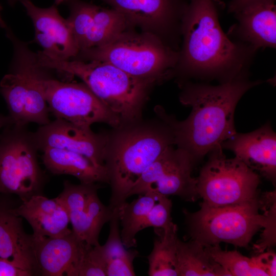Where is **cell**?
I'll use <instances>...</instances> for the list:
<instances>
[{
  "instance_id": "ffe728a7",
  "label": "cell",
  "mask_w": 276,
  "mask_h": 276,
  "mask_svg": "<svg viewBox=\"0 0 276 276\" xmlns=\"http://www.w3.org/2000/svg\"><path fill=\"white\" fill-rule=\"evenodd\" d=\"M41 151L44 165L53 174L70 175L85 184L109 183L106 168L95 165L83 155L51 147Z\"/></svg>"
},
{
  "instance_id": "e575fe53",
  "label": "cell",
  "mask_w": 276,
  "mask_h": 276,
  "mask_svg": "<svg viewBox=\"0 0 276 276\" xmlns=\"http://www.w3.org/2000/svg\"><path fill=\"white\" fill-rule=\"evenodd\" d=\"M0 26L3 27V28H6V25L5 23V22L4 21V20H3L1 16V14H0Z\"/></svg>"
},
{
  "instance_id": "d4e9b609",
  "label": "cell",
  "mask_w": 276,
  "mask_h": 276,
  "mask_svg": "<svg viewBox=\"0 0 276 276\" xmlns=\"http://www.w3.org/2000/svg\"><path fill=\"white\" fill-rule=\"evenodd\" d=\"M159 236L154 241L148 256L150 276H178L177 268V226L173 224L166 229L154 228Z\"/></svg>"
},
{
  "instance_id": "3957f363",
  "label": "cell",
  "mask_w": 276,
  "mask_h": 276,
  "mask_svg": "<svg viewBox=\"0 0 276 276\" xmlns=\"http://www.w3.org/2000/svg\"><path fill=\"white\" fill-rule=\"evenodd\" d=\"M159 120L121 125L108 134L105 160L111 194L108 206L119 208L146 169L170 146L175 138L169 124Z\"/></svg>"
},
{
  "instance_id": "8992f818",
  "label": "cell",
  "mask_w": 276,
  "mask_h": 276,
  "mask_svg": "<svg viewBox=\"0 0 276 276\" xmlns=\"http://www.w3.org/2000/svg\"><path fill=\"white\" fill-rule=\"evenodd\" d=\"M31 81L45 99L50 113L81 127L103 123L113 128L122 125L119 118L109 109L83 83L60 81L52 77L49 68L39 63L37 53L26 49L22 53Z\"/></svg>"
},
{
  "instance_id": "7a4b0ae2",
  "label": "cell",
  "mask_w": 276,
  "mask_h": 276,
  "mask_svg": "<svg viewBox=\"0 0 276 276\" xmlns=\"http://www.w3.org/2000/svg\"><path fill=\"white\" fill-rule=\"evenodd\" d=\"M182 44L173 73L186 80H230L249 71L258 51L225 34L213 0H188L181 23Z\"/></svg>"
},
{
  "instance_id": "484cf974",
  "label": "cell",
  "mask_w": 276,
  "mask_h": 276,
  "mask_svg": "<svg viewBox=\"0 0 276 276\" xmlns=\"http://www.w3.org/2000/svg\"><path fill=\"white\" fill-rule=\"evenodd\" d=\"M159 194L147 191L128 203L124 202L118 208L120 235L124 246L128 249L136 246V235L142 230V225L148 214L156 202Z\"/></svg>"
},
{
  "instance_id": "277c9868",
  "label": "cell",
  "mask_w": 276,
  "mask_h": 276,
  "mask_svg": "<svg viewBox=\"0 0 276 276\" xmlns=\"http://www.w3.org/2000/svg\"><path fill=\"white\" fill-rule=\"evenodd\" d=\"M40 65L79 78L121 121L122 125L141 119L148 89L153 83L134 77L114 65L99 61L58 60L37 53Z\"/></svg>"
},
{
  "instance_id": "44dd1931",
  "label": "cell",
  "mask_w": 276,
  "mask_h": 276,
  "mask_svg": "<svg viewBox=\"0 0 276 276\" xmlns=\"http://www.w3.org/2000/svg\"><path fill=\"white\" fill-rule=\"evenodd\" d=\"M95 183L74 185L68 181L64 183L62 193L58 196L66 208L73 232L80 240L91 246L99 244L95 241L88 217L87 202Z\"/></svg>"
},
{
  "instance_id": "5bb4252c",
  "label": "cell",
  "mask_w": 276,
  "mask_h": 276,
  "mask_svg": "<svg viewBox=\"0 0 276 276\" xmlns=\"http://www.w3.org/2000/svg\"><path fill=\"white\" fill-rule=\"evenodd\" d=\"M221 146L275 186L276 134L269 123L249 133L236 132Z\"/></svg>"
},
{
  "instance_id": "52a82bcc",
  "label": "cell",
  "mask_w": 276,
  "mask_h": 276,
  "mask_svg": "<svg viewBox=\"0 0 276 276\" xmlns=\"http://www.w3.org/2000/svg\"><path fill=\"white\" fill-rule=\"evenodd\" d=\"M259 196L243 203L219 206L203 202L195 212L183 210L188 234L203 246L224 242L247 247L265 223Z\"/></svg>"
},
{
  "instance_id": "d6986e66",
  "label": "cell",
  "mask_w": 276,
  "mask_h": 276,
  "mask_svg": "<svg viewBox=\"0 0 276 276\" xmlns=\"http://www.w3.org/2000/svg\"><path fill=\"white\" fill-rule=\"evenodd\" d=\"M196 165L187 151L176 147L162 176L147 191L166 196H177L187 201H196L199 198L197 192V179L192 175Z\"/></svg>"
},
{
  "instance_id": "d6a6232c",
  "label": "cell",
  "mask_w": 276,
  "mask_h": 276,
  "mask_svg": "<svg viewBox=\"0 0 276 276\" xmlns=\"http://www.w3.org/2000/svg\"><path fill=\"white\" fill-rule=\"evenodd\" d=\"M260 0H231L228 5V10L235 13L245 6Z\"/></svg>"
},
{
  "instance_id": "f1b7e54d",
  "label": "cell",
  "mask_w": 276,
  "mask_h": 276,
  "mask_svg": "<svg viewBox=\"0 0 276 276\" xmlns=\"http://www.w3.org/2000/svg\"><path fill=\"white\" fill-rule=\"evenodd\" d=\"M70 276H107L106 265L100 244H86L84 252Z\"/></svg>"
},
{
  "instance_id": "9a60e30c",
  "label": "cell",
  "mask_w": 276,
  "mask_h": 276,
  "mask_svg": "<svg viewBox=\"0 0 276 276\" xmlns=\"http://www.w3.org/2000/svg\"><path fill=\"white\" fill-rule=\"evenodd\" d=\"M275 0H260L234 13L237 23L228 34L256 50L276 47Z\"/></svg>"
},
{
  "instance_id": "cb8c5ba5",
  "label": "cell",
  "mask_w": 276,
  "mask_h": 276,
  "mask_svg": "<svg viewBox=\"0 0 276 276\" xmlns=\"http://www.w3.org/2000/svg\"><path fill=\"white\" fill-rule=\"evenodd\" d=\"M177 268L178 276H231L198 242L178 239Z\"/></svg>"
},
{
  "instance_id": "603a6c76",
  "label": "cell",
  "mask_w": 276,
  "mask_h": 276,
  "mask_svg": "<svg viewBox=\"0 0 276 276\" xmlns=\"http://www.w3.org/2000/svg\"><path fill=\"white\" fill-rule=\"evenodd\" d=\"M107 240L100 248L106 265L107 276H133L135 275L133 261L139 256L136 250L127 249L122 241L119 228L118 209L113 210L109 221Z\"/></svg>"
},
{
  "instance_id": "30bf717a",
  "label": "cell",
  "mask_w": 276,
  "mask_h": 276,
  "mask_svg": "<svg viewBox=\"0 0 276 276\" xmlns=\"http://www.w3.org/2000/svg\"><path fill=\"white\" fill-rule=\"evenodd\" d=\"M13 45L11 72L0 82V92L7 104L8 116L12 125L16 126L27 127L31 123L46 125L51 122L47 103L31 81L18 46Z\"/></svg>"
},
{
  "instance_id": "83f0119b",
  "label": "cell",
  "mask_w": 276,
  "mask_h": 276,
  "mask_svg": "<svg viewBox=\"0 0 276 276\" xmlns=\"http://www.w3.org/2000/svg\"><path fill=\"white\" fill-rule=\"evenodd\" d=\"M260 209L265 215V223L261 238L254 245L258 254L272 248L276 243V193L275 190L264 193L259 196Z\"/></svg>"
},
{
  "instance_id": "e0dca14e",
  "label": "cell",
  "mask_w": 276,
  "mask_h": 276,
  "mask_svg": "<svg viewBox=\"0 0 276 276\" xmlns=\"http://www.w3.org/2000/svg\"><path fill=\"white\" fill-rule=\"evenodd\" d=\"M11 211L27 220L34 237H58L72 231L68 228L70 221L67 211L58 197L49 199L37 194Z\"/></svg>"
},
{
  "instance_id": "2e32d148",
  "label": "cell",
  "mask_w": 276,
  "mask_h": 276,
  "mask_svg": "<svg viewBox=\"0 0 276 276\" xmlns=\"http://www.w3.org/2000/svg\"><path fill=\"white\" fill-rule=\"evenodd\" d=\"M32 236L38 274L46 276H70L87 244L73 231L58 237Z\"/></svg>"
},
{
  "instance_id": "9c48e42d",
  "label": "cell",
  "mask_w": 276,
  "mask_h": 276,
  "mask_svg": "<svg viewBox=\"0 0 276 276\" xmlns=\"http://www.w3.org/2000/svg\"><path fill=\"white\" fill-rule=\"evenodd\" d=\"M34 132L10 125L0 133V192L15 194L22 200L38 194L44 181Z\"/></svg>"
},
{
  "instance_id": "f546056e",
  "label": "cell",
  "mask_w": 276,
  "mask_h": 276,
  "mask_svg": "<svg viewBox=\"0 0 276 276\" xmlns=\"http://www.w3.org/2000/svg\"><path fill=\"white\" fill-rule=\"evenodd\" d=\"M172 201L163 195H158L157 200L148 214L142 229L148 227L166 229L174 223L171 217Z\"/></svg>"
},
{
  "instance_id": "836d02e7",
  "label": "cell",
  "mask_w": 276,
  "mask_h": 276,
  "mask_svg": "<svg viewBox=\"0 0 276 276\" xmlns=\"http://www.w3.org/2000/svg\"><path fill=\"white\" fill-rule=\"evenodd\" d=\"M12 124L11 120L8 116H5L0 114V130Z\"/></svg>"
},
{
  "instance_id": "7c38bea8",
  "label": "cell",
  "mask_w": 276,
  "mask_h": 276,
  "mask_svg": "<svg viewBox=\"0 0 276 276\" xmlns=\"http://www.w3.org/2000/svg\"><path fill=\"white\" fill-rule=\"evenodd\" d=\"M34 28V41L43 49L45 55L58 60L74 59L79 49L66 19L55 5L41 8L30 0L21 2Z\"/></svg>"
},
{
  "instance_id": "ba28073f",
  "label": "cell",
  "mask_w": 276,
  "mask_h": 276,
  "mask_svg": "<svg viewBox=\"0 0 276 276\" xmlns=\"http://www.w3.org/2000/svg\"><path fill=\"white\" fill-rule=\"evenodd\" d=\"M221 145L209 154L197 179L202 202L219 206L243 203L259 197V175L235 157L227 158Z\"/></svg>"
},
{
  "instance_id": "4fadbf2b",
  "label": "cell",
  "mask_w": 276,
  "mask_h": 276,
  "mask_svg": "<svg viewBox=\"0 0 276 276\" xmlns=\"http://www.w3.org/2000/svg\"><path fill=\"white\" fill-rule=\"evenodd\" d=\"M103 1L133 25L160 37L159 35H171L178 27L181 30L182 16L188 0Z\"/></svg>"
},
{
  "instance_id": "d590c367",
  "label": "cell",
  "mask_w": 276,
  "mask_h": 276,
  "mask_svg": "<svg viewBox=\"0 0 276 276\" xmlns=\"http://www.w3.org/2000/svg\"><path fill=\"white\" fill-rule=\"evenodd\" d=\"M67 1V0H55V4L59 5Z\"/></svg>"
},
{
  "instance_id": "1f68e13d",
  "label": "cell",
  "mask_w": 276,
  "mask_h": 276,
  "mask_svg": "<svg viewBox=\"0 0 276 276\" xmlns=\"http://www.w3.org/2000/svg\"><path fill=\"white\" fill-rule=\"evenodd\" d=\"M268 276L276 275V255L272 248L259 253Z\"/></svg>"
},
{
  "instance_id": "4316f807",
  "label": "cell",
  "mask_w": 276,
  "mask_h": 276,
  "mask_svg": "<svg viewBox=\"0 0 276 276\" xmlns=\"http://www.w3.org/2000/svg\"><path fill=\"white\" fill-rule=\"evenodd\" d=\"M204 247L207 253L231 276H268L259 254L249 258L237 250H223L219 244Z\"/></svg>"
},
{
  "instance_id": "8fae6325",
  "label": "cell",
  "mask_w": 276,
  "mask_h": 276,
  "mask_svg": "<svg viewBox=\"0 0 276 276\" xmlns=\"http://www.w3.org/2000/svg\"><path fill=\"white\" fill-rule=\"evenodd\" d=\"M34 134L39 150L49 147L64 149L86 156L98 166L105 167L108 134L95 133L91 128L56 119L40 126Z\"/></svg>"
},
{
  "instance_id": "5b68a950",
  "label": "cell",
  "mask_w": 276,
  "mask_h": 276,
  "mask_svg": "<svg viewBox=\"0 0 276 276\" xmlns=\"http://www.w3.org/2000/svg\"><path fill=\"white\" fill-rule=\"evenodd\" d=\"M178 55L156 34L128 30L103 45L80 51L74 59L106 62L153 83L173 73Z\"/></svg>"
},
{
  "instance_id": "4dcf8cb0",
  "label": "cell",
  "mask_w": 276,
  "mask_h": 276,
  "mask_svg": "<svg viewBox=\"0 0 276 276\" xmlns=\"http://www.w3.org/2000/svg\"><path fill=\"white\" fill-rule=\"evenodd\" d=\"M30 272L22 269L10 260L0 258V276H30Z\"/></svg>"
},
{
  "instance_id": "7402d4cb",
  "label": "cell",
  "mask_w": 276,
  "mask_h": 276,
  "mask_svg": "<svg viewBox=\"0 0 276 276\" xmlns=\"http://www.w3.org/2000/svg\"><path fill=\"white\" fill-rule=\"evenodd\" d=\"M132 25L123 14L115 9L96 6L87 22L85 39L80 51L103 45L119 34L130 30Z\"/></svg>"
},
{
  "instance_id": "ac0fdd59",
  "label": "cell",
  "mask_w": 276,
  "mask_h": 276,
  "mask_svg": "<svg viewBox=\"0 0 276 276\" xmlns=\"http://www.w3.org/2000/svg\"><path fill=\"white\" fill-rule=\"evenodd\" d=\"M0 258L33 275L38 274L32 235L25 232L21 217L11 210L0 211Z\"/></svg>"
},
{
  "instance_id": "6da1fadb",
  "label": "cell",
  "mask_w": 276,
  "mask_h": 276,
  "mask_svg": "<svg viewBox=\"0 0 276 276\" xmlns=\"http://www.w3.org/2000/svg\"><path fill=\"white\" fill-rule=\"evenodd\" d=\"M263 82L251 80L249 71L216 85L187 81L180 83L179 101L191 107L188 117L178 121L160 107L156 112L171 127L175 145L187 151L197 164L237 132L234 113L239 101L248 90Z\"/></svg>"
},
{
  "instance_id": "8d00e7d4",
  "label": "cell",
  "mask_w": 276,
  "mask_h": 276,
  "mask_svg": "<svg viewBox=\"0 0 276 276\" xmlns=\"http://www.w3.org/2000/svg\"><path fill=\"white\" fill-rule=\"evenodd\" d=\"M23 1H24V0H9V2L10 3H11V4H14L15 3H16L17 1H19V2H22Z\"/></svg>"
}]
</instances>
